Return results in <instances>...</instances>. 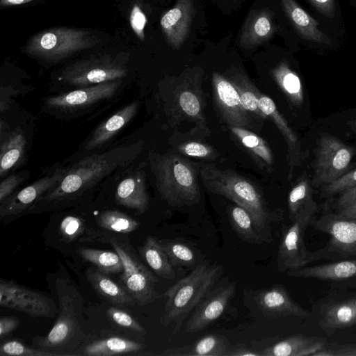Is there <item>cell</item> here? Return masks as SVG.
Listing matches in <instances>:
<instances>
[{
	"mask_svg": "<svg viewBox=\"0 0 356 356\" xmlns=\"http://www.w3.org/2000/svg\"><path fill=\"white\" fill-rule=\"evenodd\" d=\"M200 175L209 191L222 195L244 208L251 216L254 227L264 242H272L270 225L281 217L268 209L252 182L234 171L218 168L214 164L202 165Z\"/></svg>",
	"mask_w": 356,
	"mask_h": 356,
	"instance_id": "1",
	"label": "cell"
},
{
	"mask_svg": "<svg viewBox=\"0 0 356 356\" xmlns=\"http://www.w3.org/2000/svg\"><path fill=\"white\" fill-rule=\"evenodd\" d=\"M74 283L64 277H58L55 290L58 300V316L50 332L34 339L37 348L72 355L82 342L83 336L79 322L83 300Z\"/></svg>",
	"mask_w": 356,
	"mask_h": 356,
	"instance_id": "2",
	"label": "cell"
},
{
	"mask_svg": "<svg viewBox=\"0 0 356 356\" xmlns=\"http://www.w3.org/2000/svg\"><path fill=\"white\" fill-rule=\"evenodd\" d=\"M219 264H201L178 280L163 294L166 298L160 323L173 325L172 334L181 328L184 320L211 290L222 274Z\"/></svg>",
	"mask_w": 356,
	"mask_h": 356,
	"instance_id": "3",
	"label": "cell"
},
{
	"mask_svg": "<svg viewBox=\"0 0 356 356\" xmlns=\"http://www.w3.org/2000/svg\"><path fill=\"white\" fill-rule=\"evenodd\" d=\"M131 147H115L83 158L64 174L60 183L46 193L44 200H61L90 188L118 166L129 161Z\"/></svg>",
	"mask_w": 356,
	"mask_h": 356,
	"instance_id": "4",
	"label": "cell"
},
{
	"mask_svg": "<svg viewBox=\"0 0 356 356\" xmlns=\"http://www.w3.org/2000/svg\"><path fill=\"white\" fill-rule=\"evenodd\" d=\"M101 42L87 29L57 26L40 31L27 41L23 51L47 63H58L76 53L92 48Z\"/></svg>",
	"mask_w": 356,
	"mask_h": 356,
	"instance_id": "5",
	"label": "cell"
},
{
	"mask_svg": "<svg viewBox=\"0 0 356 356\" xmlns=\"http://www.w3.org/2000/svg\"><path fill=\"white\" fill-rule=\"evenodd\" d=\"M156 186L173 207L192 206L200 200L198 178L190 162L174 154L161 156L156 165Z\"/></svg>",
	"mask_w": 356,
	"mask_h": 356,
	"instance_id": "6",
	"label": "cell"
},
{
	"mask_svg": "<svg viewBox=\"0 0 356 356\" xmlns=\"http://www.w3.org/2000/svg\"><path fill=\"white\" fill-rule=\"evenodd\" d=\"M122 56L105 54L78 60L63 69L59 79L83 88L120 80L128 72Z\"/></svg>",
	"mask_w": 356,
	"mask_h": 356,
	"instance_id": "7",
	"label": "cell"
},
{
	"mask_svg": "<svg viewBox=\"0 0 356 356\" xmlns=\"http://www.w3.org/2000/svg\"><path fill=\"white\" fill-rule=\"evenodd\" d=\"M310 223L316 230L330 236L325 247L313 252L314 261L321 259L334 261L356 255V218L340 213H329Z\"/></svg>",
	"mask_w": 356,
	"mask_h": 356,
	"instance_id": "8",
	"label": "cell"
},
{
	"mask_svg": "<svg viewBox=\"0 0 356 356\" xmlns=\"http://www.w3.org/2000/svg\"><path fill=\"white\" fill-rule=\"evenodd\" d=\"M312 185L325 186L347 172L354 154L353 149L330 134L321 135L315 149Z\"/></svg>",
	"mask_w": 356,
	"mask_h": 356,
	"instance_id": "9",
	"label": "cell"
},
{
	"mask_svg": "<svg viewBox=\"0 0 356 356\" xmlns=\"http://www.w3.org/2000/svg\"><path fill=\"white\" fill-rule=\"evenodd\" d=\"M314 215V213L301 215L284 227L277 258V270L280 273L300 268L314 261L313 252L307 250L304 241L305 232Z\"/></svg>",
	"mask_w": 356,
	"mask_h": 356,
	"instance_id": "10",
	"label": "cell"
},
{
	"mask_svg": "<svg viewBox=\"0 0 356 356\" xmlns=\"http://www.w3.org/2000/svg\"><path fill=\"white\" fill-rule=\"evenodd\" d=\"M0 306L24 312L33 318H51L58 309L47 296L13 280H0Z\"/></svg>",
	"mask_w": 356,
	"mask_h": 356,
	"instance_id": "11",
	"label": "cell"
},
{
	"mask_svg": "<svg viewBox=\"0 0 356 356\" xmlns=\"http://www.w3.org/2000/svg\"><path fill=\"white\" fill-rule=\"evenodd\" d=\"M212 83L216 106L226 122L233 127L251 128L250 114L244 108L231 81L213 72Z\"/></svg>",
	"mask_w": 356,
	"mask_h": 356,
	"instance_id": "12",
	"label": "cell"
},
{
	"mask_svg": "<svg viewBox=\"0 0 356 356\" xmlns=\"http://www.w3.org/2000/svg\"><path fill=\"white\" fill-rule=\"evenodd\" d=\"M236 282L210 291L193 309L186 324L187 333L199 332L217 320L236 292Z\"/></svg>",
	"mask_w": 356,
	"mask_h": 356,
	"instance_id": "13",
	"label": "cell"
},
{
	"mask_svg": "<svg viewBox=\"0 0 356 356\" xmlns=\"http://www.w3.org/2000/svg\"><path fill=\"white\" fill-rule=\"evenodd\" d=\"M121 80L104 82L49 97L47 105L52 108L69 110L81 108L112 97L120 86Z\"/></svg>",
	"mask_w": 356,
	"mask_h": 356,
	"instance_id": "14",
	"label": "cell"
},
{
	"mask_svg": "<svg viewBox=\"0 0 356 356\" xmlns=\"http://www.w3.org/2000/svg\"><path fill=\"white\" fill-rule=\"evenodd\" d=\"M65 174L59 170L51 176L41 178L25 187L17 194L8 197L0 206L1 220L22 213L28 209L39 197L57 186Z\"/></svg>",
	"mask_w": 356,
	"mask_h": 356,
	"instance_id": "15",
	"label": "cell"
},
{
	"mask_svg": "<svg viewBox=\"0 0 356 356\" xmlns=\"http://www.w3.org/2000/svg\"><path fill=\"white\" fill-rule=\"evenodd\" d=\"M194 13L193 0H177L175 6L161 17L162 31L172 48L179 49L188 38Z\"/></svg>",
	"mask_w": 356,
	"mask_h": 356,
	"instance_id": "16",
	"label": "cell"
},
{
	"mask_svg": "<svg viewBox=\"0 0 356 356\" xmlns=\"http://www.w3.org/2000/svg\"><path fill=\"white\" fill-rule=\"evenodd\" d=\"M255 302L262 313L270 318L307 317L309 315V311L295 302L286 289L280 284L258 291Z\"/></svg>",
	"mask_w": 356,
	"mask_h": 356,
	"instance_id": "17",
	"label": "cell"
},
{
	"mask_svg": "<svg viewBox=\"0 0 356 356\" xmlns=\"http://www.w3.org/2000/svg\"><path fill=\"white\" fill-rule=\"evenodd\" d=\"M286 274L295 277L341 282L356 279V259L291 269Z\"/></svg>",
	"mask_w": 356,
	"mask_h": 356,
	"instance_id": "18",
	"label": "cell"
},
{
	"mask_svg": "<svg viewBox=\"0 0 356 356\" xmlns=\"http://www.w3.org/2000/svg\"><path fill=\"white\" fill-rule=\"evenodd\" d=\"M327 344L320 337L293 334L260 351L261 356H312Z\"/></svg>",
	"mask_w": 356,
	"mask_h": 356,
	"instance_id": "19",
	"label": "cell"
},
{
	"mask_svg": "<svg viewBox=\"0 0 356 356\" xmlns=\"http://www.w3.org/2000/svg\"><path fill=\"white\" fill-rule=\"evenodd\" d=\"M115 197L120 205L136 209L139 213L145 212L149 207V197L143 173L136 172L124 178L118 184Z\"/></svg>",
	"mask_w": 356,
	"mask_h": 356,
	"instance_id": "20",
	"label": "cell"
},
{
	"mask_svg": "<svg viewBox=\"0 0 356 356\" xmlns=\"http://www.w3.org/2000/svg\"><path fill=\"white\" fill-rule=\"evenodd\" d=\"M280 1L288 18L302 38L320 44H331L329 37L318 29L319 22L304 10L295 0Z\"/></svg>",
	"mask_w": 356,
	"mask_h": 356,
	"instance_id": "21",
	"label": "cell"
},
{
	"mask_svg": "<svg viewBox=\"0 0 356 356\" xmlns=\"http://www.w3.org/2000/svg\"><path fill=\"white\" fill-rule=\"evenodd\" d=\"M356 325V307L350 298L332 301L321 312L320 326L327 335Z\"/></svg>",
	"mask_w": 356,
	"mask_h": 356,
	"instance_id": "22",
	"label": "cell"
},
{
	"mask_svg": "<svg viewBox=\"0 0 356 356\" xmlns=\"http://www.w3.org/2000/svg\"><path fill=\"white\" fill-rule=\"evenodd\" d=\"M229 341L224 337L211 334L193 343L165 349V356H227Z\"/></svg>",
	"mask_w": 356,
	"mask_h": 356,
	"instance_id": "23",
	"label": "cell"
},
{
	"mask_svg": "<svg viewBox=\"0 0 356 356\" xmlns=\"http://www.w3.org/2000/svg\"><path fill=\"white\" fill-rule=\"evenodd\" d=\"M138 106L137 102H131L103 122L92 133L85 149L91 150L105 144L134 117Z\"/></svg>",
	"mask_w": 356,
	"mask_h": 356,
	"instance_id": "24",
	"label": "cell"
},
{
	"mask_svg": "<svg viewBox=\"0 0 356 356\" xmlns=\"http://www.w3.org/2000/svg\"><path fill=\"white\" fill-rule=\"evenodd\" d=\"M121 281L124 288L140 306L163 296L155 290L157 279L149 269L134 273Z\"/></svg>",
	"mask_w": 356,
	"mask_h": 356,
	"instance_id": "25",
	"label": "cell"
},
{
	"mask_svg": "<svg viewBox=\"0 0 356 356\" xmlns=\"http://www.w3.org/2000/svg\"><path fill=\"white\" fill-rule=\"evenodd\" d=\"M86 275L95 291L111 302L131 307L136 304L124 287L115 282L107 274L96 267L89 268L86 270Z\"/></svg>",
	"mask_w": 356,
	"mask_h": 356,
	"instance_id": "26",
	"label": "cell"
},
{
	"mask_svg": "<svg viewBox=\"0 0 356 356\" xmlns=\"http://www.w3.org/2000/svg\"><path fill=\"white\" fill-rule=\"evenodd\" d=\"M274 30L270 12L266 10L257 11L250 16L245 24L240 44L243 47H254L270 38Z\"/></svg>",
	"mask_w": 356,
	"mask_h": 356,
	"instance_id": "27",
	"label": "cell"
},
{
	"mask_svg": "<svg viewBox=\"0 0 356 356\" xmlns=\"http://www.w3.org/2000/svg\"><path fill=\"white\" fill-rule=\"evenodd\" d=\"M258 105L261 112L274 121L286 140L289 154H290V176H291L293 166L298 165L300 160V143L298 137L269 97L260 95Z\"/></svg>",
	"mask_w": 356,
	"mask_h": 356,
	"instance_id": "28",
	"label": "cell"
},
{
	"mask_svg": "<svg viewBox=\"0 0 356 356\" xmlns=\"http://www.w3.org/2000/svg\"><path fill=\"white\" fill-rule=\"evenodd\" d=\"M138 251L150 268L159 277L173 280L176 277L173 266L163 250L160 240L154 236H147Z\"/></svg>",
	"mask_w": 356,
	"mask_h": 356,
	"instance_id": "29",
	"label": "cell"
},
{
	"mask_svg": "<svg viewBox=\"0 0 356 356\" xmlns=\"http://www.w3.org/2000/svg\"><path fill=\"white\" fill-rule=\"evenodd\" d=\"M143 349V345L120 337H110L94 341L85 346L80 355L88 356H111L136 354Z\"/></svg>",
	"mask_w": 356,
	"mask_h": 356,
	"instance_id": "30",
	"label": "cell"
},
{
	"mask_svg": "<svg viewBox=\"0 0 356 356\" xmlns=\"http://www.w3.org/2000/svg\"><path fill=\"white\" fill-rule=\"evenodd\" d=\"M287 203L291 221L301 215L316 213L318 206L313 199L312 187L307 175H302L292 188Z\"/></svg>",
	"mask_w": 356,
	"mask_h": 356,
	"instance_id": "31",
	"label": "cell"
},
{
	"mask_svg": "<svg viewBox=\"0 0 356 356\" xmlns=\"http://www.w3.org/2000/svg\"><path fill=\"white\" fill-rule=\"evenodd\" d=\"M25 147L26 139L22 131L15 130L7 136L1 144V177L21 163L24 159Z\"/></svg>",
	"mask_w": 356,
	"mask_h": 356,
	"instance_id": "32",
	"label": "cell"
},
{
	"mask_svg": "<svg viewBox=\"0 0 356 356\" xmlns=\"http://www.w3.org/2000/svg\"><path fill=\"white\" fill-rule=\"evenodd\" d=\"M272 74L291 102L300 106L304 102L303 89L298 74L285 61L280 62L272 70Z\"/></svg>",
	"mask_w": 356,
	"mask_h": 356,
	"instance_id": "33",
	"label": "cell"
},
{
	"mask_svg": "<svg viewBox=\"0 0 356 356\" xmlns=\"http://www.w3.org/2000/svg\"><path fill=\"white\" fill-rule=\"evenodd\" d=\"M77 252L84 260L106 274L123 271L122 260L116 252L83 247L79 248Z\"/></svg>",
	"mask_w": 356,
	"mask_h": 356,
	"instance_id": "34",
	"label": "cell"
},
{
	"mask_svg": "<svg viewBox=\"0 0 356 356\" xmlns=\"http://www.w3.org/2000/svg\"><path fill=\"white\" fill-rule=\"evenodd\" d=\"M229 219L233 229L243 241L252 244H261L264 240L254 227L250 213L238 205L232 206Z\"/></svg>",
	"mask_w": 356,
	"mask_h": 356,
	"instance_id": "35",
	"label": "cell"
},
{
	"mask_svg": "<svg viewBox=\"0 0 356 356\" xmlns=\"http://www.w3.org/2000/svg\"><path fill=\"white\" fill-rule=\"evenodd\" d=\"M160 243L173 267L186 268L195 265L197 253L187 243L178 239L161 240Z\"/></svg>",
	"mask_w": 356,
	"mask_h": 356,
	"instance_id": "36",
	"label": "cell"
},
{
	"mask_svg": "<svg viewBox=\"0 0 356 356\" xmlns=\"http://www.w3.org/2000/svg\"><path fill=\"white\" fill-rule=\"evenodd\" d=\"M235 86L244 108L250 113L254 114L258 118L266 120L268 117L259 108L260 93L249 79L243 74H236L231 79Z\"/></svg>",
	"mask_w": 356,
	"mask_h": 356,
	"instance_id": "37",
	"label": "cell"
},
{
	"mask_svg": "<svg viewBox=\"0 0 356 356\" xmlns=\"http://www.w3.org/2000/svg\"><path fill=\"white\" fill-rule=\"evenodd\" d=\"M106 241L113 246L122 260L123 271L120 280L134 273L148 269L140 261L129 243V241L118 237H111L109 238H106L102 239V242H105Z\"/></svg>",
	"mask_w": 356,
	"mask_h": 356,
	"instance_id": "38",
	"label": "cell"
},
{
	"mask_svg": "<svg viewBox=\"0 0 356 356\" xmlns=\"http://www.w3.org/2000/svg\"><path fill=\"white\" fill-rule=\"evenodd\" d=\"M230 130L247 149L260 159L261 162L268 165L273 164L272 152L261 137L243 127L231 126Z\"/></svg>",
	"mask_w": 356,
	"mask_h": 356,
	"instance_id": "39",
	"label": "cell"
},
{
	"mask_svg": "<svg viewBox=\"0 0 356 356\" xmlns=\"http://www.w3.org/2000/svg\"><path fill=\"white\" fill-rule=\"evenodd\" d=\"M98 225L106 230L129 234L138 229L140 223L131 216L118 210H106L97 218Z\"/></svg>",
	"mask_w": 356,
	"mask_h": 356,
	"instance_id": "40",
	"label": "cell"
},
{
	"mask_svg": "<svg viewBox=\"0 0 356 356\" xmlns=\"http://www.w3.org/2000/svg\"><path fill=\"white\" fill-rule=\"evenodd\" d=\"M181 86L177 94L178 106L188 117L203 120V108L201 99L193 86H188L186 83Z\"/></svg>",
	"mask_w": 356,
	"mask_h": 356,
	"instance_id": "41",
	"label": "cell"
},
{
	"mask_svg": "<svg viewBox=\"0 0 356 356\" xmlns=\"http://www.w3.org/2000/svg\"><path fill=\"white\" fill-rule=\"evenodd\" d=\"M1 356H64L60 353L26 346L18 341H8L0 346Z\"/></svg>",
	"mask_w": 356,
	"mask_h": 356,
	"instance_id": "42",
	"label": "cell"
},
{
	"mask_svg": "<svg viewBox=\"0 0 356 356\" xmlns=\"http://www.w3.org/2000/svg\"><path fill=\"white\" fill-rule=\"evenodd\" d=\"M86 229L84 220L80 217L69 215L65 216L59 225L61 237L66 241L83 239Z\"/></svg>",
	"mask_w": 356,
	"mask_h": 356,
	"instance_id": "43",
	"label": "cell"
},
{
	"mask_svg": "<svg viewBox=\"0 0 356 356\" xmlns=\"http://www.w3.org/2000/svg\"><path fill=\"white\" fill-rule=\"evenodd\" d=\"M109 318L117 325L137 332H145L143 327L129 313L115 307L107 310Z\"/></svg>",
	"mask_w": 356,
	"mask_h": 356,
	"instance_id": "44",
	"label": "cell"
},
{
	"mask_svg": "<svg viewBox=\"0 0 356 356\" xmlns=\"http://www.w3.org/2000/svg\"><path fill=\"white\" fill-rule=\"evenodd\" d=\"M356 186V169L350 170L337 180L323 186L325 195H334Z\"/></svg>",
	"mask_w": 356,
	"mask_h": 356,
	"instance_id": "45",
	"label": "cell"
},
{
	"mask_svg": "<svg viewBox=\"0 0 356 356\" xmlns=\"http://www.w3.org/2000/svg\"><path fill=\"white\" fill-rule=\"evenodd\" d=\"M129 24L137 38L140 40L144 41L147 18L141 8L138 4H134L131 10Z\"/></svg>",
	"mask_w": 356,
	"mask_h": 356,
	"instance_id": "46",
	"label": "cell"
},
{
	"mask_svg": "<svg viewBox=\"0 0 356 356\" xmlns=\"http://www.w3.org/2000/svg\"><path fill=\"white\" fill-rule=\"evenodd\" d=\"M312 356H356V344H326Z\"/></svg>",
	"mask_w": 356,
	"mask_h": 356,
	"instance_id": "47",
	"label": "cell"
},
{
	"mask_svg": "<svg viewBox=\"0 0 356 356\" xmlns=\"http://www.w3.org/2000/svg\"><path fill=\"white\" fill-rule=\"evenodd\" d=\"M179 151L187 156L197 158H208L213 154L211 147L198 142H189L179 146Z\"/></svg>",
	"mask_w": 356,
	"mask_h": 356,
	"instance_id": "48",
	"label": "cell"
},
{
	"mask_svg": "<svg viewBox=\"0 0 356 356\" xmlns=\"http://www.w3.org/2000/svg\"><path fill=\"white\" fill-rule=\"evenodd\" d=\"M22 179L17 175H11L0 184V203L2 204L11 195L21 182Z\"/></svg>",
	"mask_w": 356,
	"mask_h": 356,
	"instance_id": "49",
	"label": "cell"
},
{
	"mask_svg": "<svg viewBox=\"0 0 356 356\" xmlns=\"http://www.w3.org/2000/svg\"><path fill=\"white\" fill-rule=\"evenodd\" d=\"M321 14L332 18L335 14L334 0H308Z\"/></svg>",
	"mask_w": 356,
	"mask_h": 356,
	"instance_id": "50",
	"label": "cell"
},
{
	"mask_svg": "<svg viewBox=\"0 0 356 356\" xmlns=\"http://www.w3.org/2000/svg\"><path fill=\"white\" fill-rule=\"evenodd\" d=\"M19 320L14 316H1L0 318V337L3 339L17 328Z\"/></svg>",
	"mask_w": 356,
	"mask_h": 356,
	"instance_id": "51",
	"label": "cell"
},
{
	"mask_svg": "<svg viewBox=\"0 0 356 356\" xmlns=\"http://www.w3.org/2000/svg\"><path fill=\"white\" fill-rule=\"evenodd\" d=\"M355 204H356V186L342 192L338 200V207L340 209Z\"/></svg>",
	"mask_w": 356,
	"mask_h": 356,
	"instance_id": "52",
	"label": "cell"
},
{
	"mask_svg": "<svg viewBox=\"0 0 356 356\" xmlns=\"http://www.w3.org/2000/svg\"><path fill=\"white\" fill-rule=\"evenodd\" d=\"M227 356H261L260 352H255L243 344H239L232 348H229Z\"/></svg>",
	"mask_w": 356,
	"mask_h": 356,
	"instance_id": "53",
	"label": "cell"
},
{
	"mask_svg": "<svg viewBox=\"0 0 356 356\" xmlns=\"http://www.w3.org/2000/svg\"><path fill=\"white\" fill-rule=\"evenodd\" d=\"M33 0H0L1 6H18L32 1Z\"/></svg>",
	"mask_w": 356,
	"mask_h": 356,
	"instance_id": "54",
	"label": "cell"
},
{
	"mask_svg": "<svg viewBox=\"0 0 356 356\" xmlns=\"http://www.w3.org/2000/svg\"><path fill=\"white\" fill-rule=\"evenodd\" d=\"M339 213L344 216L356 218V204L340 209Z\"/></svg>",
	"mask_w": 356,
	"mask_h": 356,
	"instance_id": "55",
	"label": "cell"
},
{
	"mask_svg": "<svg viewBox=\"0 0 356 356\" xmlns=\"http://www.w3.org/2000/svg\"><path fill=\"white\" fill-rule=\"evenodd\" d=\"M339 283L341 287L356 289V279L341 281Z\"/></svg>",
	"mask_w": 356,
	"mask_h": 356,
	"instance_id": "56",
	"label": "cell"
},
{
	"mask_svg": "<svg viewBox=\"0 0 356 356\" xmlns=\"http://www.w3.org/2000/svg\"><path fill=\"white\" fill-rule=\"evenodd\" d=\"M350 298H351V300L353 301V305L356 307V294L355 296L350 297Z\"/></svg>",
	"mask_w": 356,
	"mask_h": 356,
	"instance_id": "57",
	"label": "cell"
},
{
	"mask_svg": "<svg viewBox=\"0 0 356 356\" xmlns=\"http://www.w3.org/2000/svg\"><path fill=\"white\" fill-rule=\"evenodd\" d=\"M355 124H356V118H355Z\"/></svg>",
	"mask_w": 356,
	"mask_h": 356,
	"instance_id": "58",
	"label": "cell"
}]
</instances>
